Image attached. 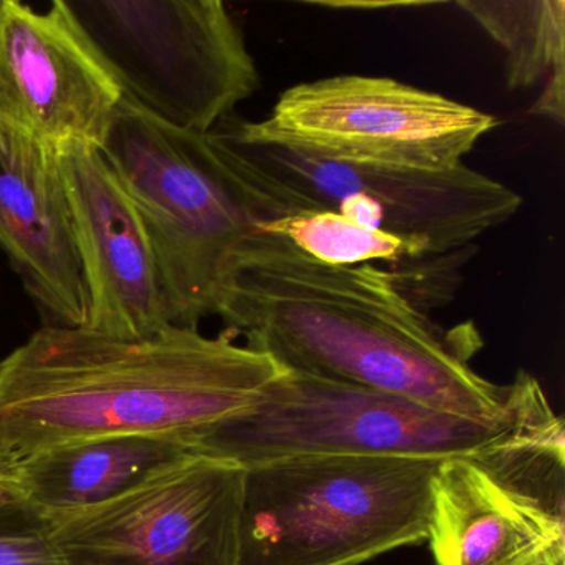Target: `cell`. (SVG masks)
<instances>
[{"label": "cell", "instance_id": "6", "mask_svg": "<svg viewBox=\"0 0 565 565\" xmlns=\"http://www.w3.org/2000/svg\"><path fill=\"white\" fill-rule=\"evenodd\" d=\"M210 135L266 200L274 220L329 211L366 230L409 241L428 256L468 249L522 206L514 190L465 164L409 170L320 157L247 137L236 115Z\"/></svg>", "mask_w": 565, "mask_h": 565}, {"label": "cell", "instance_id": "13", "mask_svg": "<svg viewBox=\"0 0 565 565\" xmlns=\"http://www.w3.org/2000/svg\"><path fill=\"white\" fill-rule=\"evenodd\" d=\"M0 249L45 326L85 327L87 286L54 150L2 125Z\"/></svg>", "mask_w": 565, "mask_h": 565}, {"label": "cell", "instance_id": "19", "mask_svg": "<svg viewBox=\"0 0 565 565\" xmlns=\"http://www.w3.org/2000/svg\"><path fill=\"white\" fill-rule=\"evenodd\" d=\"M2 9H4V0H0V14H2Z\"/></svg>", "mask_w": 565, "mask_h": 565}, {"label": "cell", "instance_id": "12", "mask_svg": "<svg viewBox=\"0 0 565 565\" xmlns=\"http://www.w3.org/2000/svg\"><path fill=\"white\" fill-rule=\"evenodd\" d=\"M88 294L85 329L141 339L171 326L157 259L134 201L100 148L54 150Z\"/></svg>", "mask_w": 565, "mask_h": 565}, {"label": "cell", "instance_id": "4", "mask_svg": "<svg viewBox=\"0 0 565 565\" xmlns=\"http://www.w3.org/2000/svg\"><path fill=\"white\" fill-rule=\"evenodd\" d=\"M439 462L296 456L244 466L241 565H362L426 541Z\"/></svg>", "mask_w": 565, "mask_h": 565}, {"label": "cell", "instance_id": "14", "mask_svg": "<svg viewBox=\"0 0 565 565\" xmlns=\"http://www.w3.org/2000/svg\"><path fill=\"white\" fill-rule=\"evenodd\" d=\"M190 455L198 452L184 436H105L41 452L4 481L32 508L57 514L110 501Z\"/></svg>", "mask_w": 565, "mask_h": 565}, {"label": "cell", "instance_id": "2", "mask_svg": "<svg viewBox=\"0 0 565 565\" xmlns=\"http://www.w3.org/2000/svg\"><path fill=\"white\" fill-rule=\"evenodd\" d=\"M236 339L178 326L120 339L44 323L0 360V479L68 443L188 438L246 412L284 369Z\"/></svg>", "mask_w": 565, "mask_h": 565}, {"label": "cell", "instance_id": "17", "mask_svg": "<svg viewBox=\"0 0 565 565\" xmlns=\"http://www.w3.org/2000/svg\"><path fill=\"white\" fill-rule=\"evenodd\" d=\"M0 565H67L44 512L22 499L0 505Z\"/></svg>", "mask_w": 565, "mask_h": 565}, {"label": "cell", "instance_id": "11", "mask_svg": "<svg viewBox=\"0 0 565 565\" xmlns=\"http://www.w3.org/2000/svg\"><path fill=\"white\" fill-rule=\"evenodd\" d=\"M124 92L64 0L0 14V125L44 147L100 148Z\"/></svg>", "mask_w": 565, "mask_h": 565}, {"label": "cell", "instance_id": "18", "mask_svg": "<svg viewBox=\"0 0 565 565\" xmlns=\"http://www.w3.org/2000/svg\"><path fill=\"white\" fill-rule=\"evenodd\" d=\"M18 499H21V495L15 491L14 486L11 482L4 481V479H0V505L18 501Z\"/></svg>", "mask_w": 565, "mask_h": 565}, {"label": "cell", "instance_id": "10", "mask_svg": "<svg viewBox=\"0 0 565 565\" xmlns=\"http://www.w3.org/2000/svg\"><path fill=\"white\" fill-rule=\"evenodd\" d=\"M244 466L190 455L130 491L45 514L67 565H241Z\"/></svg>", "mask_w": 565, "mask_h": 565}, {"label": "cell", "instance_id": "8", "mask_svg": "<svg viewBox=\"0 0 565 565\" xmlns=\"http://www.w3.org/2000/svg\"><path fill=\"white\" fill-rule=\"evenodd\" d=\"M561 416L439 462L428 541L436 565H565Z\"/></svg>", "mask_w": 565, "mask_h": 565}, {"label": "cell", "instance_id": "15", "mask_svg": "<svg viewBox=\"0 0 565 565\" xmlns=\"http://www.w3.org/2000/svg\"><path fill=\"white\" fill-rule=\"evenodd\" d=\"M462 9L504 52L505 84L511 90L541 94L531 114L564 121V0H461Z\"/></svg>", "mask_w": 565, "mask_h": 565}, {"label": "cell", "instance_id": "9", "mask_svg": "<svg viewBox=\"0 0 565 565\" xmlns=\"http://www.w3.org/2000/svg\"><path fill=\"white\" fill-rule=\"evenodd\" d=\"M237 127L256 140L335 160L452 170L498 127V120L393 78L335 75L287 88L269 117L237 118Z\"/></svg>", "mask_w": 565, "mask_h": 565}, {"label": "cell", "instance_id": "5", "mask_svg": "<svg viewBox=\"0 0 565 565\" xmlns=\"http://www.w3.org/2000/svg\"><path fill=\"white\" fill-rule=\"evenodd\" d=\"M541 385L498 422H476L422 403L284 370L253 406L190 436L198 455L241 466L296 456L445 461L554 422Z\"/></svg>", "mask_w": 565, "mask_h": 565}, {"label": "cell", "instance_id": "3", "mask_svg": "<svg viewBox=\"0 0 565 565\" xmlns=\"http://www.w3.org/2000/svg\"><path fill=\"white\" fill-rule=\"evenodd\" d=\"M100 151L140 214L171 326L198 329L267 221L257 198L210 134L178 130L125 97Z\"/></svg>", "mask_w": 565, "mask_h": 565}, {"label": "cell", "instance_id": "7", "mask_svg": "<svg viewBox=\"0 0 565 565\" xmlns=\"http://www.w3.org/2000/svg\"><path fill=\"white\" fill-rule=\"evenodd\" d=\"M124 97L157 120L206 135L260 77L221 0H64Z\"/></svg>", "mask_w": 565, "mask_h": 565}, {"label": "cell", "instance_id": "1", "mask_svg": "<svg viewBox=\"0 0 565 565\" xmlns=\"http://www.w3.org/2000/svg\"><path fill=\"white\" fill-rule=\"evenodd\" d=\"M214 316L284 370L476 422L508 418L539 385L524 370L509 385L479 375L475 323L439 326L399 287L395 267L327 266L270 234L241 250Z\"/></svg>", "mask_w": 565, "mask_h": 565}, {"label": "cell", "instance_id": "16", "mask_svg": "<svg viewBox=\"0 0 565 565\" xmlns=\"http://www.w3.org/2000/svg\"><path fill=\"white\" fill-rule=\"evenodd\" d=\"M260 233L280 237L303 256L327 266H398L429 257L409 241L366 230L329 211L279 217L263 224Z\"/></svg>", "mask_w": 565, "mask_h": 565}]
</instances>
